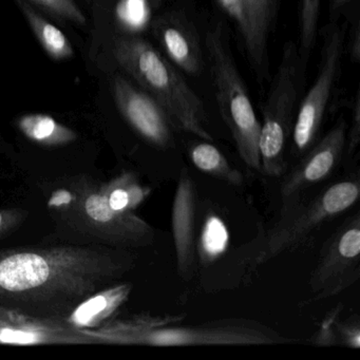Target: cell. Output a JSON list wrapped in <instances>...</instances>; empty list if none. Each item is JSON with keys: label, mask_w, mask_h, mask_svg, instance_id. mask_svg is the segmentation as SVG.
<instances>
[{"label": "cell", "mask_w": 360, "mask_h": 360, "mask_svg": "<svg viewBox=\"0 0 360 360\" xmlns=\"http://www.w3.org/2000/svg\"><path fill=\"white\" fill-rule=\"evenodd\" d=\"M358 0H330L328 3V18L330 22H338L341 16H345Z\"/></svg>", "instance_id": "d4e9b609"}, {"label": "cell", "mask_w": 360, "mask_h": 360, "mask_svg": "<svg viewBox=\"0 0 360 360\" xmlns=\"http://www.w3.org/2000/svg\"><path fill=\"white\" fill-rule=\"evenodd\" d=\"M147 3L150 6L151 9L158 10L163 5L164 0H147Z\"/></svg>", "instance_id": "4316f807"}, {"label": "cell", "mask_w": 360, "mask_h": 360, "mask_svg": "<svg viewBox=\"0 0 360 360\" xmlns=\"http://www.w3.org/2000/svg\"><path fill=\"white\" fill-rule=\"evenodd\" d=\"M29 25L50 58L65 60L72 58L73 49L66 35L58 27L48 22L26 0H18Z\"/></svg>", "instance_id": "9a60e30c"}, {"label": "cell", "mask_w": 360, "mask_h": 360, "mask_svg": "<svg viewBox=\"0 0 360 360\" xmlns=\"http://www.w3.org/2000/svg\"><path fill=\"white\" fill-rule=\"evenodd\" d=\"M189 157L195 168L208 176L224 181L233 186L244 183L241 172L233 167L216 146L208 142H197L189 147Z\"/></svg>", "instance_id": "5bb4252c"}, {"label": "cell", "mask_w": 360, "mask_h": 360, "mask_svg": "<svg viewBox=\"0 0 360 360\" xmlns=\"http://www.w3.org/2000/svg\"><path fill=\"white\" fill-rule=\"evenodd\" d=\"M347 123L340 117L323 138L318 140L281 185L282 210L300 202L301 193L328 179L338 165L347 145Z\"/></svg>", "instance_id": "9c48e42d"}, {"label": "cell", "mask_w": 360, "mask_h": 360, "mask_svg": "<svg viewBox=\"0 0 360 360\" xmlns=\"http://www.w3.org/2000/svg\"><path fill=\"white\" fill-rule=\"evenodd\" d=\"M0 340L10 343H32L37 341V336L32 333L22 330H4L0 333Z\"/></svg>", "instance_id": "484cf974"}, {"label": "cell", "mask_w": 360, "mask_h": 360, "mask_svg": "<svg viewBox=\"0 0 360 360\" xmlns=\"http://www.w3.org/2000/svg\"><path fill=\"white\" fill-rule=\"evenodd\" d=\"M359 193L357 179H349L330 185L307 203L299 202L282 210L281 218L269 229L257 252L255 262L262 264L298 245L318 227L349 210Z\"/></svg>", "instance_id": "5b68a950"}, {"label": "cell", "mask_w": 360, "mask_h": 360, "mask_svg": "<svg viewBox=\"0 0 360 360\" xmlns=\"http://www.w3.org/2000/svg\"><path fill=\"white\" fill-rule=\"evenodd\" d=\"M130 285L123 284L110 288L107 292L91 297L77 307L73 311L71 319L79 326H86L96 316L103 313H111L119 307L130 294Z\"/></svg>", "instance_id": "2e32d148"}, {"label": "cell", "mask_w": 360, "mask_h": 360, "mask_svg": "<svg viewBox=\"0 0 360 360\" xmlns=\"http://www.w3.org/2000/svg\"><path fill=\"white\" fill-rule=\"evenodd\" d=\"M179 324L149 328L130 338L127 345L153 347L261 345L290 341L273 328L252 320L223 319L198 326Z\"/></svg>", "instance_id": "52a82bcc"}, {"label": "cell", "mask_w": 360, "mask_h": 360, "mask_svg": "<svg viewBox=\"0 0 360 360\" xmlns=\"http://www.w3.org/2000/svg\"><path fill=\"white\" fill-rule=\"evenodd\" d=\"M321 37L317 77L307 94H303L292 127V153L302 157L319 140L322 123L341 72L345 52L347 22H328L318 31Z\"/></svg>", "instance_id": "8992f818"}, {"label": "cell", "mask_w": 360, "mask_h": 360, "mask_svg": "<svg viewBox=\"0 0 360 360\" xmlns=\"http://www.w3.org/2000/svg\"><path fill=\"white\" fill-rule=\"evenodd\" d=\"M347 22V34H345V52L349 56V60L354 64L360 60V18L359 3L354 5L345 15Z\"/></svg>", "instance_id": "44dd1931"}, {"label": "cell", "mask_w": 360, "mask_h": 360, "mask_svg": "<svg viewBox=\"0 0 360 360\" xmlns=\"http://www.w3.org/2000/svg\"><path fill=\"white\" fill-rule=\"evenodd\" d=\"M280 0H242L246 56L261 85L269 79V41L279 12Z\"/></svg>", "instance_id": "4fadbf2b"}, {"label": "cell", "mask_w": 360, "mask_h": 360, "mask_svg": "<svg viewBox=\"0 0 360 360\" xmlns=\"http://www.w3.org/2000/svg\"><path fill=\"white\" fill-rule=\"evenodd\" d=\"M27 3L33 4L37 7L45 10L50 15L60 20L75 22L79 26H85L87 20L75 0H26Z\"/></svg>", "instance_id": "d6986e66"}, {"label": "cell", "mask_w": 360, "mask_h": 360, "mask_svg": "<svg viewBox=\"0 0 360 360\" xmlns=\"http://www.w3.org/2000/svg\"><path fill=\"white\" fill-rule=\"evenodd\" d=\"M307 64L309 60L301 56L295 41L285 43L279 67L261 109L260 170L271 178L281 176L285 169L286 145L304 94Z\"/></svg>", "instance_id": "3957f363"}, {"label": "cell", "mask_w": 360, "mask_h": 360, "mask_svg": "<svg viewBox=\"0 0 360 360\" xmlns=\"http://www.w3.org/2000/svg\"><path fill=\"white\" fill-rule=\"evenodd\" d=\"M216 1L219 7L235 22L240 37H243L245 33V20H244L243 9H242V0H216Z\"/></svg>", "instance_id": "603a6c76"}, {"label": "cell", "mask_w": 360, "mask_h": 360, "mask_svg": "<svg viewBox=\"0 0 360 360\" xmlns=\"http://www.w3.org/2000/svg\"><path fill=\"white\" fill-rule=\"evenodd\" d=\"M113 56L141 88L162 105L176 130L188 132L208 142L214 140L201 98L172 63L149 41L134 35L117 37Z\"/></svg>", "instance_id": "7a4b0ae2"}, {"label": "cell", "mask_w": 360, "mask_h": 360, "mask_svg": "<svg viewBox=\"0 0 360 360\" xmlns=\"http://www.w3.org/2000/svg\"><path fill=\"white\" fill-rule=\"evenodd\" d=\"M20 127L31 138L37 141L68 139L71 132L58 125L52 117L47 115H28L20 122Z\"/></svg>", "instance_id": "ac0fdd59"}, {"label": "cell", "mask_w": 360, "mask_h": 360, "mask_svg": "<svg viewBox=\"0 0 360 360\" xmlns=\"http://www.w3.org/2000/svg\"><path fill=\"white\" fill-rule=\"evenodd\" d=\"M3 223V214H0V225Z\"/></svg>", "instance_id": "83f0119b"}, {"label": "cell", "mask_w": 360, "mask_h": 360, "mask_svg": "<svg viewBox=\"0 0 360 360\" xmlns=\"http://www.w3.org/2000/svg\"><path fill=\"white\" fill-rule=\"evenodd\" d=\"M123 250L52 248L0 254V305L28 315L71 314L132 269Z\"/></svg>", "instance_id": "6da1fadb"}, {"label": "cell", "mask_w": 360, "mask_h": 360, "mask_svg": "<svg viewBox=\"0 0 360 360\" xmlns=\"http://www.w3.org/2000/svg\"><path fill=\"white\" fill-rule=\"evenodd\" d=\"M112 89L120 110L147 142L161 149L174 145L176 128L169 115L155 98L134 87L121 75H115Z\"/></svg>", "instance_id": "30bf717a"}, {"label": "cell", "mask_w": 360, "mask_h": 360, "mask_svg": "<svg viewBox=\"0 0 360 360\" xmlns=\"http://www.w3.org/2000/svg\"><path fill=\"white\" fill-rule=\"evenodd\" d=\"M360 217L355 214L328 238L309 279L311 300L340 294L360 276Z\"/></svg>", "instance_id": "ba28073f"}, {"label": "cell", "mask_w": 360, "mask_h": 360, "mask_svg": "<svg viewBox=\"0 0 360 360\" xmlns=\"http://www.w3.org/2000/svg\"><path fill=\"white\" fill-rule=\"evenodd\" d=\"M151 32L167 60L186 75H198L204 66L201 41L182 11L170 10L151 22Z\"/></svg>", "instance_id": "8fae6325"}, {"label": "cell", "mask_w": 360, "mask_h": 360, "mask_svg": "<svg viewBox=\"0 0 360 360\" xmlns=\"http://www.w3.org/2000/svg\"><path fill=\"white\" fill-rule=\"evenodd\" d=\"M321 0H299V51L309 60L317 41Z\"/></svg>", "instance_id": "e0dca14e"}, {"label": "cell", "mask_w": 360, "mask_h": 360, "mask_svg": "<svg viewBox=\"0 0 360 360\" xmlns=\"http://www.w3.org/2000/svg\"><path fill=\"white\" fill-rule=\"evenodd\" d=\"M360 142V94L356 91L355 98L352 103V125L347 134V155H353Z\"/></svg>", "instance_id": "7402d4cb"}, {"label": "cell", "mask_w": 360, "mask_h": 360, "mask_svg": "<svg viewBox=\"0 0 360 360\" xmlns=\"http://www.w3.org/2000/svg\"><path fill=\"white\" fill-rule=\"evenodd\" d=\"M340 307H337L333 320V333H334L335 345L359 349L360 324L358 318H349L340 320Z\"/></svg>", "instance_id": "ffe728a7"}, {"label": "cell", "mask_w": 360, "mask_h": 360, "mask_svg": "<svg viewBox=\"0 0 360 360\" xmlns=\"http://www.w3.org/2000/svg\"><path fill=\"white\" fill-rule=\"evenodd\" d=\"M204 45L210 58L221 117L233 136L240 158L248 168L260 170V122L236 66L226 31L221 22L206 31Z\"/></svg>", "instance_id": "277c9868"}, {"label": "cell", "mask_w": 360, "mask_h": 360, "mask_svg": "<svg viewBox=\"0 0 360 360\" xmlns=\"http://www.w3.org/2000/svg\"><path fill=\"white\" fill-rule=\"evenodd\" d=\"M140 5L141 0H122L117 6V18L125 26H128L129 28L138 26L140 24V20L138 18V9Z\"/></svg>", "instance_id": "cb8c5ba5"}, {"label": "cell", "mask_w": 360, "mask_h": 360, "mask_svg": "<svg viewBox=\"0 0 360 360\" xmlns=\"http://www.w3.org/2000/svg\"><path fill=\"white\" fill-rule=\"evenodd\" d=\"M195 184L187 169H182L172 203V224L176 266L184 279L191 277L195 269Z\"/></svg>", "instance_id": "7c38bea8"}]
</instances>
